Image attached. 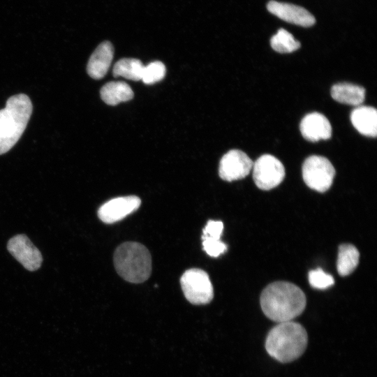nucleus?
Returning <instances> with one entry per match:
<instances>
[{"label": "nucleus", "instance_id": "obj_1", "mask_svg": "<svg viewBox=\"0 0 377 377\" xmlns=\"http://www.w3.org/2000/svg\"><path fill=\"white\" fill-rule=\"evenodd\" d=\"M260 306L270 320L282 323L300 316L306 306V297L297 286L286 281L269 284L260 295Z\"/></svg>", "mask_w": 377, "mask_h": 377}, {"label": "nucleus", "instance_id": "obj_2", "mask_svg": "<svg viewBox=\"0 0 377 377\" xmlns=\"http://www.w3.org/2000/svg\"><path fill=\"white\" fill-rule=\"evenodd\" d=\"M308 343L306 330L293 321L279 323L268 333L265 348L268 354L282 363L295 360L305 351Z\"/></svg>", "mask_w": 377, "mask_h": 377}, {"label": "nucleus", "instance_id": "obj_3", "mask_svg": "<svg viewBox=\"0 0 377 377\" xmlns=\"http://www.w3.org/2000/svg\"><path fill=\"white\" fill-rule=\"evenodd\" d=\"M32 113L28 96H10L6 107L0 110V155L8 151L24 133Z\"/></svg>", "mask_w": 377, "mask_h": 377}, {"label": "nucleus", "instance_id": "obj_4", "mask_svg": "<svg viewBox=\"0 0 377 377\" xmlns=\"http://www.w3.org/2000/svg\"><path fill=\"white\" fill-rule=\"evenodd\" d=\"M114 264L118 274L131 283H142L151 273V256L149 250L135 242H124L116 249Z\"/></svg>", "mask_w": 377, "mask_h": 377}, {"label": "nucleus", "instance_id": "obj_5", "mask_svg": "<svg viewBox=\"0 0 377 377\" xmlns=\"http://www.w3.org/2000/svg\"><path fill=\"white\" fill-rule=\"evenodd\" d=\"M302 177L311 189L323 193L332 184L335 169L325 157L312 155L306 158L302 168Z\"/></svg>", "mask_w": 377, "mask_h": 377}, {"label": "nucleus", "instance_id": "obj_6", "mask_svg": "<svg viewBox=\"0 0 377 377\" xmlns=\"http://www.w3.org/2000/svg\"><path fill=\"white\" fill-rule=\"evenodd\" d=\"M186 300L193 304H205L212 301L214 289L207 273L200 269H189L180 279Z\"/></svg>", "mask_w": 377, "mask_h": 377}, {"label": "nucleus", "instance_id": "obj_7", "mask_svg": "<svg viewBox=\"0 0 377 377\" xmlns=\"http://www.w3.org/2000/svg\"><path fill=\"white\" fill-rule=\"evenodd\" d=\"M253 178L256 185L262 190H270L279 185L285 177L282 163L274 156L265 154L253 164Z\"/></svg>", "mask_w": 377, "mask_h": 377}, {"label": "nucleus", "instance_id": "obj_8", "mask_svg": "<svg viewBox=\"0 0 377 377\" xmlns=\"http://www.w3.org/2000/svg\"><path fill=\"white\" fill-rule=\"evenodd\" d=\"M253 164L252 160L244 151L230 150L220 161L219 177L228 182L243 179L249 174Z\"/></svg>", "mask_w": 377, "mask_h": 377}, {"label": "nucleus", "instance_id": "obj_9", "mask_svg": "<svg viewBox=\"0 0 377 377\" xmlns=\"http://www.w3.org/2000/svg\"><path fill=\"white\" fill-rule=\"evenodd\" d=\"M141 205L136 195L112 198L103 204L98 210V218L105 223H113L135 212Z\"/></svg>", "mask_w": 377, "mask_h": 377}, {"label": "nucleus", "instance_id": "obj_10", "mask_svg": "<svg viewBox=\"0 0 377 377\" xmlns=\"http://www.w3.org/2000/svg\"><path fill=\"white\" fill-rule=\"evenodd\" d=\"M8 251L29 271L37 270L41 265L43 257L40 251L24 235H17L8 242Z\"/></svg>", "mask_w": 377, "mask_h": 377}, {"label": "nucleus", "instance_id": "obj_11", "mask_svg": "<svg viewBox=\"0 0 377 377\" xmlns=\"http://www.w3.org/2000/svg\"><path fill=\"white\" fill-rule=\"evenodd\" d=\"M267 8L279 18L296 25L309 27L316 22L311 13L297 5L272 0L268 2Z\"/></svg>", "mask_w": 377, "mask_h": 377}, {"label": "nucleus", "instance_id": "obj_12", "mask_svg": "<svg viewBox=\"0 0 377 377\" xmlns=\"http://www.w3.org/2000/svg\"><path fill=\"white\" fill-rule=\"evenodd\" d=\"M300 129L303 138L310 142L327 140L332 135L329 120L319 112L306 114L300 122Z\"/></svg>", "mask_w": 377, "mask_h": 377}, {"label": "nucleus", "instance_id": "obj_13", "mask_svg": "<svg viewBox=\"0 0 377 377\" xmlns=\"http://www.w3.org/2000/svg\"><path fill=\"white\" fill-rule=\"evenodd\" d=\"M114 56V48L109 41L102 42L89 57L87 71L95 80L103 78L108 73Z\"/></svg>", "mask_w": 377, "mask_h": 377}, {"label": "nucleus", "instance_id": "obj_14", "mask_svg": "<svg viewBox=\"0 0 377 377\" xmlns=\"http://www.w3.org/2000/svg\"><path fill=\"white\" fill-rule=\"evenodd\" d=\"M350 121L362 135L376 138L377 134V112L373 107L358 106L350 114Z\"/></svg>", "mask_w": 377, "mask_h": 377}, {"label": "nucleus", "instance_id": "obj_15", "mask_svg": "<svg viewBox=\"0 0 377 377\" xmlns=\"http://www.w3.org/2000/svg\"><path fill=\"white\" fill-rule=\"evenodd\" d=\"M333 99L341 103L358 106L365 98V89L360 86L350 83H338L331 88Z\"/></svg>", "mask_w": 377, "mask_h": 377}, {"label": "nucleus", "instance_id": "obj_16", "mask_svg": "<svg viewBox=\"0 0 377 377\" xmlns=\"http://www.w3.org/2000/svg\"><path fill=\"white\" fill-rule=\"evenodd\" d=\"M102 100L108 105H116L130 101L133 97L131 87L122 81H112L103 86L100 91Z\"/></svg>", "mask_w": 377, "mask_h": 377}, {"label": "nucleus", "instance_id": "obj_17", "mask_svg": "<svg viewBox=\"0 0 377 377\" xmlns=\"http://www.w3.org/2000/svg\"><path fill=\"white\" fill-rule=\"evenodd\" d=\"M360 253L357 248L350 244L339 246L337 268L339 275L344 276L351 274L357 267Z\"/></svg>", "mask_w": 377, "mask_h": 377}, {"label": "nucleus", "instance_id": "obj_18", "mask_svg": "<svg viewBox=\"0 0 377 377\" xmlns=\"http://www.w3.org/2000/svg\"><path fill=\"white\" fill-rule=\"evenodd\" d=\"M144 66L138 59L123 58L115 63L112 73L114 77L138 81L141 80Z\"/></svg>", "mask_w": 377, "mask_h": 377}, {"label": "nucleus", "instance_id": "obj_19", "mask_svg": "<svg viewBox=\"0 0 377 377\" xmlns=\"http://www.w3.org/2000/svg\"><path fill=\"white\" fill-rule=\"evenodd\" d=\"M271 47L279 53L293 52L300 47V43L284 29H280L270 40Z\"/></svg>", "mask_w": 377, "mask_h": 377}, {"label": "nucleus", "instance_id": "obj_20", "mask_svg": "<svg viewBox=\"0 0 377 377\" xmlns=\"http://www.w3.org/2000/svg\"><path fill=\"white\" fill-rule=\"evenodd\" d=\"M165 65L159 61H155L145 66L141 80L146 84H152L162 80L165 75Z\"/></svg>", "mask_w": 377, "mask_h": 377}, {"label": "nucleus", "instance_id": "obj_21", "mask_svg": "<svg viewBox=\"0 0 377 377\" xmlns=\"http://www.w3.org/2000/svg\"><path fill=\"white\" fill-rule=\"evenodd\" d=\"M309 281L312 287L318 289H325L334 283L332 276L326 274L320 268L309 272Z\"/></svg>", "mask_w": 377, "mask_h": 377}, {"label": "nucleus", "instance_id": "obj_22", "mask_svg": "<svg viewBox=\"0 0 377 377\" xmlns=\"http://www.w3.org/2000/svg\"><path fill=\"white\" fill-rule=\"evenodd\" d=\"M205 251L211 257L216 258L227 250V246L221 239L202 237Z\"/></svg>", "mask_w": 377, "mask_h": 377}, {"label": "nucleus", "instance_id": "obj_23", "mask_svg": "<svg viewBox=\"0 0 377 377\" xmlns=\"http://www.w3.org/2000/svg\"><path fill=\"white\" fill-rule=\"evenodd\" d=\"M223 224L220 221L209 220L203 229L202 236L220 239Z\"/></svg>", "mask_w": 377, "mask_h": 377}]
</instances>
